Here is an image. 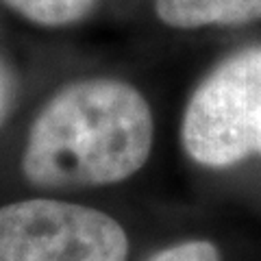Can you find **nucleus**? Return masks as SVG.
<instances>
[{"label":"nucleus","mask_w":261,"mask_h":261,"mask_svg":"<svg viewBox=\"0 0 261 261\" xmlns=\"http://www.w3.org/2000/svg\"><path fill=\"white\" fill-rule=\"evenodd\" d=\"M146 98L120 81L61 89L33 122L22 168L42 187L109 185L140 170L152 148Z\"/></svg>","instance_id":"obj_1"},{"label":"nucleus","mask_w":261,"mask_h":261,"mask_svg":"<svg viewBox=\"0 0 261 261\" xmlns=\"http://www.w3.org/2000/svg\"><path fill=\"white\" fill-rule=\"evenodd\" d=\"M187 154L211 168L261 157V48L228 57L198 85L183 116Z\"/></svg>","instance_id":"obj_2"},{"label":"nucleus","mask_w":261,"mask_h":261,"mask_svg":"<svg viewBox=\"0 0 261 261\" xmlns=\"http://www.w3.org/2000/svg\"><path fill=\"white\" fill-rule=\"evenodd\" d=\"M126 233L92 207L33 198L0 207V261H124Z\"/></svg>","instance_id":"obj_3"},{"label":"nucleus","mask_w":261,"mask_h":261,"mask_svg":"<svg viewBox=\"0 0 261 261\" xmlns=\"http://www.w3.org/2000/svg\"><path fill=\"white\" fill-rule=\"evenodd\" d=\"M163 24L174 29L235 27L261 20V0H157Z\"/></svg>","instance_id":"obj_4"},{"label":"nucleus","mask_w":261,"mask_h":261,"mask_svg":"<svg viewBox=\"0 0 261 261\" xmlns=\"http://www.w3.org/2000/svg\"><path fill=\"white\" fill-rule=\"evenodd\" d=\"M24 18L44 27H63L92 11L96 0H5Z\"/></svg>","instance_id":"obj_5"},{"label":"nucleus","mask_w":261,"mask_h":261,"mask_svg":"<svg viewBox=\"0 0 261 261\" xmlns=\"http://www.w3.org/2000/svg\"><path fill=\"white\" fill-rule=\"evenodd\" d=\"M148 261H220V255L209 242H185L157 252Z\"/></svg>","instance_id":"obj_6"},{"label":"nucleus","mask_w":261,"mask_h":261,"mask_svg":"<svg viewBox=\"0 0 261 261\" xmlns=\"http://www.w3.org/2000/svg\"><path fill=\"white\" fill-rule=\"evenodd\" d=\"M9 98H11V76L5 65L0 63V120H3L7 107H9Z\"/></svg>","instance_id":"obj_7"}]
</instances>
